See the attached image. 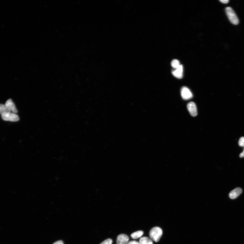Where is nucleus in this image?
<instances>
[{
	"label": "nucleus",
	"mask_w": 244,
	"mask_h": 244,
	"mask_svg": "<svg viewBox=\"0 0 244 244\" xmlns=\"http://www.w3.org/2000/svg\"><path fill=\"white\" fill-rule=\"evenodd\" d=\"M162 234V229L158 227H154L151 229L149 233L151 239L155 242H159Z\"/></svg>",
	"instance_id": "nucleus-1"
},
{
	"label": "nucleus",
	"mask_w": 244,
	"mask_h": 244,
	"mask_svg": "<svg viewBox=\"0 0 244 244\" xmlns=\"http://www.w3.org/2000/svg\"><path fill=\"white\" fill-rule=\"evenodd\" d=\"M226 12L229 20L231 23L235 25L239 23V19L233 9L230 7H226Z\"/></svg>",
	"instance_id": "nucleus-2"
},
{
	"label": "nucleus",
	"mask_w": 244,
	"mask_h": 244,
	"mask_svg": "<svg viewBox=\"0 0 244 244\" xmlns=\"http://www.w3.org/2000/svg\"><path fill=\"white\" fill-rule=\"evenodd\" d=\"M1 115L2 119L5 121L16 122L19 120L18 115L12 112H6Z\"/></svg>",
	"instance_id": "nucleus-3"
},
{
	"label": "nucleus",
	"mask_w": 244,
	"mask_h": 244,
	"mask_svg": "<svg viewBox=\"0 0 244 244\" xmlns=\"http://www.w3.org/2000/svg\"><path fill=\"white\" fill-rule=\"evenodd\" d=\"M181 95L183 99L185 100L190 99L193 97V94L190 89L186 86H184L181 88Z\"/></svg>",
	"instance_id": "nucleus-4"
},
{
	"label": "nucleus",
	"mask_w": 244,
	"mask_h": 244,
	"mask_svg": "<svg viewBox=\"0 0 244 244\" xmlns=\"http://www.w3.org/2000/svg\"><path fill=\"white\" fill-rule=\"evenodd\" d=\"M187 109L191 115L195 117L197 115V106L194 102H190L187 104Z\"/></svg>",
	"instance_id": "nucleus-5"
},
{
	"label": "nucleus",
	"mask_w": 244,
	"mask_h": 244,
	"mask_svg": "<svg viewBox=\"0 0 244 244\" xmlns=\"http://www.w3.org/2000/svg\"><path fill=\"white\" fill-rule=\"evenodd\" d=\"M5 105L6 106L8 112H12L15 114L18 113L17 109L12 99H10L8 100L5 102Z\"/></svg>",
	"instance_id": "nucleus-6"
},
{
	"label": "nucleus",
	"mask_w": 244,
	"mask_h": 244,
	"mask_svg": "<svg viewBox=\"0 0 244 244\" xmlns=\"http://www.w3.org/2000/svg\"><path fill=\"white\" fill-rule=\"evenodd\" d=\"M129 237L125 234H120L117 236L116 244H127L129 242Z\"/></svg>",
	"instance_id": "nucleus-7"
},
{
	"label": "nucleus",
	"mask_w": 244,
	"mask_h": 244,
	"mask_svg": "<svg viewBox=\"0 0 244 244\" xmlns=\"http://www.w3.org/2000/svg\"><path fill=\"white\" fill-rule=\"evenodd\" d=\"M183 67L180 65L177 68L172 72V74L174 76L178 79H181L183 77Z\"/></svg>",
	"instance_id": "nucleus-8"
},
{
	"label": "nucleus",
	"mask_w": 244,
	"mask_h": 244,
	"mask_svg": "<svg viewBox=\"0 0 244 244\" xmlns=\"http://www.w3.org/2000/svg\"><path fill=\"white\" fill-rule=\"evenodd\" d=\"M242 192V189L240 187L235 189L229 194V197L232 200L236 198Z\"/></svg>",
	"instance_id": "nucleus-9"
},
{
	"label": "nucleus",
	"mask_w": 244,
	"mask_h": 244,
	"mask_svg": "<svg viewBox=\"0 0 244 244\" xmlns=\"http://www.w3.org/2000/svg\"><path fill=\"white\" fill-rule=\"evenodd\" d=\"M140 244H153L152 240L147 237H142L139 240Z\"/></svg>",
	"instance_id": "nucleus-10"
},
{
	"label": "nucleus",
	"mask_w": 244,
	"mask_h": 244,
	"mask_svg": "<svg viewBox=\"0 0 244 244\" xmlns=\"http://www.w3.org/2000/svg\"><path fill=\"white\" fill-rule=\"evenodd\" d=\"M144 233L142 231H139L133 233L131 235V237L134 239H137L141 237L144 234Z\"/></svg>",
	"instance_id": "nucleus-11"
},
{
	"label": "nucleus",
	"mask_w": 244,
	"mask_h": 244,
	"mask_svg": "<svg viewBox=\"0 0 244 244\" xmlns=\"http://www.w3.org/2000/svg\"><path fill=\"white\" fill-rule=\"evenodd\" d=\"M171 64L173 68L175 69L177 68L180 65L179 61L177 60H173Z\"/></svg>",
	"instance_id": "nucleus-12"
},
{
	"label": "nucleus",
	"mask_w": 244,
	"mask_h": 244,
	"mask_svg": "<svg viewBox=\"0 0 244 244\" xmlns=\"http://www.w3.org/2000/svg\"><path fill=\"white\" fill-rule=\"evenodd\" d=\"M8 112L6 106L5 105L0 104V114H1Z\"/></svg>",
	"instance_id": "nucleus-13"
},
{
	"label": "nucleus",
	"mask_w": 244,
	"mask_h": 244,
	"mask_svg": "<svg viewBox=\"0 0 244 244\" xmlns=\"http://www.w3.org/2000/svg\"><path fill=\"white\" fill-rule=\"evenodd\" d=\"M112 242H113V241L110 238H109V239L103 241L100 244H112Z\"/></svg>",
	"instance_id": "nucleus-14"
},
{
	"label": "nucleus",
	"mask_w": 244,
	"mask_h": 244,
	"mask_svg": "<svg viewBox=\"0 0 244 244\" xmlns=\"http://www.w3.org/2000/svg\"><path fill=\"white\" fill-rule=\"evenodd\" d=\"M239 145L240 147H244V137H241L239 141Z\"/></svg>",
	"instance_id": "nucleus-15"
},
{
	"label": "nucleus",
	"mask_w": 244,
	"mask_h": 244,
	"mask_svg": "<svg viewBox=\"0 0 244 244\" xmlns=\"http://www.w3.org/2000/svg\"><path fill=\"white\" fill-rule=\"evenodd\" d=\"M127 244H140L139 242L136 241H131L128 242Z\"/></svg>",
	"instance_id": "nucleus-16"
},
{
	"label": "nucleus",
	"mask_w": 244,
	"mask_h": 244,
	"mask_svg": "<svg viewBox=\"0 0 244 244\" xmlns=\"http://www.w3.org/2000/svg\"><path fill=\"white\" fill-rule=\"evenodd\" d=\"M53 244H64V243L62 241L59 240L55 242Z\"/></svg>",
	"instance_id": "nucleus-17"
},
{
	"label": "nucleus",
	"mask_w": 244,
	"mask_h": 244,
	"mask_svg": "<svg viewBox=\"0 0 244 244\" xmlns=\"http://www.w3.org/2000/svg\"><path fill=\"white\" fill-rule=\"evenodd\" d=\"M220 1L223 4H226L229 2L228 0H220Z\"/></svg>",
	"instance_id": "nucleus-18"
},
{
	"label": "nucleus",
	"mask_w": 244,
	"mask_h": 244,
	"mask_svg": "<svg viewBox=\"0 0 244 244\" xmlns=\"http://www.w3.org/2000/svg\"><path fill=\"white\" fill-rule=\"evenodd\" d=\"M239 156H240V158H244V150L243 151V152L240 154Z\"/></svg>",
	"instance_id": "nucleus-19"
}]
</instances>
